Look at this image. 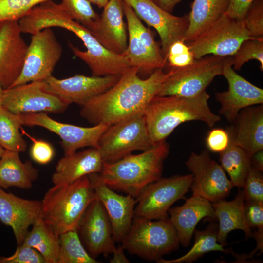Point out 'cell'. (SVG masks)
<instances>
[{"label": "cell", "instance_id": "cell-1", "mask_svg": "<svg viewBox=\"0 0 263 263\" xmlns=\"http://www.w3.org/2000/svg\"><path fill=\"white\" fill-rule=\"evenodd\" d=\"M167 76L160 68L143 79L138 69L131 67L113 86L82 106L80 115L94 125L110 126L143 113Z\"/></svg>", "mask_w": 263, "mask_h": 263}, {"label": "cell", "instance_id": "cell-2", "mask_svg": "<svg viewBox=\"0 0 263 263\" xmlns=\"http://www.w3.org/2000/svg\"><path fill=\"white\" fill-rule=\"evenodd\" d=\"M209 98L206 91L192 97L155 96L144 112L152 144L165 141L176 128L187 121H201L213 126L220 117L211 111Z\"/></svg>", "mask_w": 263, "mask_h": 263}, {"label": "cell", "instance_id": "cell-3", "mask_svg": "<svg viewBox=\"0 0 263 263\" xmlns=\"http://www.w3.org/2000/svg\"><path fill=\"white\" fill-rule=\"evenodd\" d=\"M169 153L165 141L137 154H128L113 163H103L99 173L113 190L136 199L151 183L161 178L163 164Z\"/></svg>", "mask_w": 263, "mask_h": 263}, {"label": "cell", "instance_id": "cell-4", "mask_svg": "<svg viewBox=\"0 0 263 263\" xmlns=\"http://www.w3.org/2000/svg\"><path fill=\"white\" fill-rule=\"evenodd\" d=\"M95 198L88 175L70 184L54 185L41 202V215L59 236L76 230L86 209Z\"/></svg>", "mask_w": 263, "mask_h": 263}, {"label": "cell", "instance_id": "cell-5", "mask_svg": "<svg viewBox=\"0 0 263 263\" xmlns=\"http://www.w3.org/2000/svg\"><path fill=\"white\" fill-rule=\"evenodd\" d=\"M130 254L149 261L157 262L164 255L177 250L179 240L169 218L150 220L134 217L121 243Z\"/></svg>", "mask_w": 263, "mask_h": 263}, {"label": "cell", "instance_id": "cell-6", "mask_svg": "<svg viewBox=\"0 0 263 263\" xmlns=\"http://www.w3.org/2000/svg\"><path fill=\"white\" fill-rule=\"evenodd\" d=\"M53 27H60L74 33L83 42L86 51H83L69 43L74 55L84 61L90 68L92 75L121 76L132 67L123 55L106 49L93 35L90 31L72 19L64 11H60L51 21Z\"/></svg>", "mask_w": 263, "mask_h": 263}, {"label": "cell", "instance_id": "cell-7", "mask_svg": "<svg viewBox=\"0 0 263 263\" xmlns=\"http://www.w3.org/2000/svg\"><path fill=\"white\" fill-rule=\"evenodd\" d=\"M153 146L144 112L109 126L96 149L104 163H113L135 150L143 151Z\"/></svg>", "mask_w": 263, "mask_h": 263}, {"label": "cell", "instance_id": "cell-8", "mask_svg": "<svg viewBox=\"0 0 263 263\" xmlns=\"http://www.w3.org/2000/svg\"><path fill=\"white\" fill-rule=\"evenodd\" d=\"M227 57L212 55L195 59L184 67H171L157 95L192 97L199 94L215 76L222 75Z\"/></svg>", "mask_w": 263, "mask_h": 263}, {"label": "cell", "instance_id": "cell-9", "mask_svg": "<svg viewBox=\"0 0 263 263\" xmlns=\"http://www.w3.org/2000/svg\"><path fill=\"white\" fill-rule=\"evenodd\" d=\"M250 37L244 19L225 13L190 42L186 43L195 59L207 55L233 56L242 42Z\"/></svg>", "mask_w": 263, "mask_h": 263}, {"label": "cell", "instance_id": "cell-10", "mask_svg": "<svg viewBox=\"0 0 263 263\" xmlns=\"http://www.w3.org/2000/svg\"><path fill=\"white\" fill-rule=\"evenodd\" d=\"M193 181L192 174L160 178L149 184L136 199L134 217L150 220L169 218L168 211L184 198Z\"/></svg>", "mask_w": 263, "mask_h": 263}, {"label": "cell", "instance_id": "cell-11", "mask_svg": "<svg viewBox=\"0 0 263 263\" xmlns=\"http://www.w3.org/2000/svg\"><path fill=\"white\" fill-rule=\"evenodd\" d=\"M123 11L128 31L127 48L123 55L132 67L150 75L156 69L163 68L167 59L155 42L152 32L145 26L132 8L123 1Z\"/></svg>", "mask_w": 263, "mask_h": 263}, {"label": "cell", "instance_id": "cell-12", "mask_svg": "<svg viewBox=\"0 0 263 263\" xmlns=\"http://www.w3.org/2000/svg\"><path fill=\"white\" fill-rule=\"evenodd\" d=\"M62 53L61 45L51 28L32 34L20 74L11 87L44 81L52 76Z\"/></svg>", "mask_w": 263, "mask_h": 263}, {"label": "cell", "instance_id": "cell-13", "mask_svg": "<svg viewBox=\"0 0 263 263\" xmlns=\"http://www.w3.org/2000/svg\"><path fill=\"white\" fill-rule=\"evenodd\" d=\"M193 175L190 186L192 195L207 199L211 203L225 199L234 187L224 170L211 158L207 150L192 152L186 162Z\"/></svg>", "mask_w": 263, "mask_h": 263}, {"label": "cell", "instance_id": "cell-14", "mask_svg": "<svg viewBox=\"0 0 263 263\" xmlns=\"http://www.w3.org/2000/svg\"><path fill=\"white\" fill-rule=\"evenodd\" d=\"M23 125L40 126L58 135L64 156L70 155L83 147L97 148L99 139L109 126L97 124L91 127L59 122L44 112L21 114Z\"/></svg>", "mask_w": 263, "mask_h": 263}, {"label": "cell", "instance_id": "cell-15", "mask_svg": "<svg viewBox=\"0 0 263 263\" xmlns=\"http://www.w3.org/2000/svg\"><path fill=\"white\" fill-rule=\"evenodd\" d=\"M69 104L44 88L37 81L4 89L2 107L15 114L44 112L60 113Z\"/></svg>", "mask_w": 263, "mask_h": 263}, {"label": "cell", "instance_id": "cell-16", "mask_svg": "<svg viewBox=\"0 0 263 263\" xmlns=\"http://www.w3.org/2000/svg\"><path fill=\"white\" fill-rule=\"evenodd\" d=\"M76 230L84 247L94 259L101 254L107 257L116 247L109 217L96 198L86 209Z\"/></svg>", "mask_w": 263, "mask_h": 263}, {"label": "cell", "instance_id": "cell-17", "mask_svg": "<svg viewBox=\"0 0 263 263\" xmlns=\"http://www.w3.org/2000/svg\"><path fill=\"white\" fill-rule=\"evenodd\" d=\"M123 0L132 8L140 19L157 31L161 39V52L166 59L170 46L176 41H184L189 24L188 15L174 16L150 0Z\"/></svg>", "mask_w": 263, "mask_h": 263}, {"label": "cell", "instance_id": "cell-18", "mask_svg": "<svg viewBox=\"0 0 263 263\" xmlns=\"http://www.w3.org/2000/svg\"><path fill=\"white\" fill-rule=\"evenodd\" d=\"M120 76L76 75L64 79H58L52 75L43 82L44 88L47 91L59 97L69 105L74 103L82 106L111 88Z\"/></svg>", "mask_w": 263, "mask_h": 263}, {"label": "cell", "instance_id": "cell-19", "mask_svg": "<svg viewBox=\"0 0 263 263\" xmlns=\"http://www.w3.org/2000/svg\"><path fill=\"white\" fill-rule=\"evenodd\" d=\"M222 75L228 81V89L217 93L216 98L221 105L220 113L229 122H234L242 109L263 104V90L235 72L231 56L227 57Z\"/></svg>", "mask_w": 263, "mask_h": 263}, {"label": "cell", "instance_id": "cell-20", "mask_svg": "<svg viewBox=\"0 0 263 263\" xmlns=\"http://www.w3.org/2000/svg\"><path fill=\"white\" fill-rule=\"evenodd\" d=\"M88 176L96 198L102 203L109 217L113 240L121 243L134 218L136 199L128 194L117 193L102 181L99 173Z\"/></svg>", "mask_w": 263, "mask_h": 263}, {"label": "cell", "instance_id": "cell-21", "mask_svg": "<svg viewBox=\"0 0 263 263\" xmlns=\"http://www.w3.org/2000/svg\"><path fill=\"white\" fill-rule=\"evenodd\" d=\"M18 21L0 25V85L12 86L21 71L28 45L23 38Z\"/></svg>", "mask_w": 263, "mask_h": 263}, {"label": "cell", "instance_id": "cell-22", "mask_svg": "<svg viewBox=\"0 0 263 263\" xmlns=\"http://www.w3.org/2000/svg\"><path fill=\"white\" fill-rule=\"evenodd\" d=\"M41 216V202L19 197L0 188V221L10 226L18 245H21L29 226Z\"/></svg>", "mask_w": 263, "mask_h": 263}, {"label": "cell", "instance_id": "cell-23", "mask_svg": "<svg viewBox=\"0 0 263 263\" xmlns=\"http://www.w3.org/2000/svg\"><path fill=\"white\" fill-rule=\"evenodd\" d=\"M123 0H109L90 32L106 49L122 55L128 46L125 23L123 20Z\"/></svg>", "mask_w": 263, "mask_h": 263}, {"label": "cell", "instance_id": "cell-24", "mask_svg": "<svg viewBox=\"0 0 263 263\" xmlns=\"http://www.w3.org/2000/svg\"><path fill=\"white\" fill-rule=\"evenodd\" d=\"M168 213L169 219L176 230L180 244L184 247L189 244L195 227L201 219H217L212 203L193 195L183 205L170 207Z\"/></svg>", "mask_w": 263, "mask_h": 263}, {"label": "cell", "instance_id": "cell-25", "mask_svg": "<svg viewBox=\"0 0 263 263\" xmlns=\"http://www.w3.org/2000/svg\"><path fill=\"white\" fill-rule=\"evenodd\" d=\"M234 127L227 131L230 142L244 149L250 156L263 149V105L242 109L234 121Z\"/></svg>", "mask_w": 263, "mask_h": 263}, {"label": "cell", "instance_id": "cell-26", "mask_svg": "<svg viewBox=\"0 0 263 263\" xmlns=\"http://www.w3.org/2000/svg\"><path fill=\"white\" fill-rule=\"evenodd\" d=\"M103 163L97 149L93 147L64 156L58 161L52 181L54 185L67 184L92 173H100Z\"/></svg>", "mask_w": 263, "mask_h": 263}, {"label": "cell", "instance_id": "cell-27", "mask_svg": "<svg viewBox=\"0 0 263 263\" xmlns=\"http://www.w3.org/2000/svg\"><path fill=\"white\" fill-rule=\"evenodd\" d=\"M212 205L219 221L217 241L220 244L226 245L228 233L234 230L243 231L247 238L253 236V232L245 220L243 190L239 189L232 201L223 199L212 203Z\"/></svg>", "mask_w": 263, "mask_h": 263}, {"label": "cell", "instance_id": "cell-28", "mask_svg": "<svg viewBox=\"0 0 263 263\" xmlns=\"http://www.w3.org/2000/svg\"><path fill=\"white\" fill-rule=\"evenodd\" d=\"M19 153L5 150L0 160V188L29 189L37 179L38 170L30 161L22 162Z\"/></svg>", "mask_w": 263, "mask_h": 263}, {"label": "cell", "instance_id": "cell-29", "mask_svg": "<svg viewBox=\"0 0 263 263\" xmlns=\"http://www.w3.org/2000/svg\"><path fill=\"white\" fill-rule=\"evenodd\" d=\"M229 2L230 0H194L188 15L189 24L184 41L194 40L225 14Z\"/></svg>", "mask_w": 263, "mask_h": 263}, {"label": "cell", "instance_id": "cell-30", "mask_svg": "<svg viewBox=\"0 0 263 263\" xmlns=\"http://www.w3.org/2000/svg\"><path fill=\"white\" fill-rule=\"evenodd\" d=\"M21 244L38 252L46 263H57L59 250V236L44 221L41 215L32 225Z\"/></svg>", "mask_w": 263, "mask_h": 263}, {"label": "cell", "instance_id": "cell-31", "mask_svg": "<svg viewBox=\"0 0 263 263\" xmlns=\"http://www.w3.org/2000/svg\"><path fill=\"white\" fill-rule=\"evenodd\" d=\"M218 224L211 222L204 230H195L194 243L192 247L184 255L172 260H168L163 258L157 262L158 263H190L202 257L204 254L211 251H220L233 253L232 250L227 249L217 241Z\"/></svg>", "mask_w": 263, "mask_h": 263}, {"label": "cell", "instance_id": "cell-32", "mask_svg": "<svg viewBox=\"0 0 263 263\" xmlns=\"http://www.w3.org/2000/svg\"><path fill=\"white\" fill-rule=\"evenodd\" d=\"M220 166L229 175L234 187L243 188L251 164L250 157L242 147L231 142L220 153Z\"/></svg>", "mask_w": 263, "mask_h": 263}, {"label": "cell", "instance_id": "cell-33", "mask_svg": "<svg viewBox=\"0 0 263 263\" xmlns=\"http://www.w3.org/2000/svg\"><path fill=\"white\" fill-rule=\"evenodd\" d=\"M22 125L21 114L0 108V145L5 150L18 153L26 150L27 143L19 131Z\"/></svg>", "mask_w": 263, "mask_h": 263}, {"label": "cell", "instance_id": "cell-34", "mask_svg": "<svg viewBox=\"0 0 263 263\" xmlns=\"http://www.w3.org/2000/svg\"><path fill=\"white\" fill-rule=\"evenodd\" d=\"M59 250L57 263H98L82 244L76 230L59 235Z\"/></svg>", "mask_w": 263, "mask_h": 263}, {"label": "cell", "instance_id": "cell-35", "mask_svg": "<svg viewBox=\"0 0 263 263\" xmlns=\"http://www.w3.org/2000/svg\"><path fill=\"white\" fill-rule=\"evenodd\" d=\"M61 9L72 19L90 31L98 21L100 16L88 0H61Z\"/></svg>", "mask_w": 263, "mask_h": 263}, {"label": "cell", "instance_id": "cell-36", "mask_svg": "<svg viewBox=\"0 0 263 263\" xmlns=\"http://www.w3.org/2000/svg\"><path fill=\"white\" fill-rule=\"evenodd\" d=\"M234 70H240L244 63L252 59L258 60L263 70V38L247 39L244 41L231 56Z\"/></svg>", "mask_w": 263, "mask_h": 263}, {"label": "cell", "instance_id": "cell-37", "mask_svg": "<svg viewBox=\"0 0 263 263\" xmlns=\"http://www.w3.org/2000/svg\"><path fill=\"white\" fill-rule=\"evenodd\" d=\"M49 0H0V25L19 21L37 5Z\"/></svg>", "mask_w": 263, "mask_h": 263}, {"label": "cell", "instance_id": "cell-38", "mask_svg": "<svg viewBox=\"0 0 263 263\" xmlns=\"http://www.w3.org/2000/svg\"><path fill=\"white\" fill-rule=\"evenodd\" d=\"M244 20L250 37L263 38V0H254Z\"/></svg>", "mask_w": 263, "mask_h": 263}, {"label": "cell", "instance_id": "cell-39", "mask_svg": "<svg viewBox=\"0 0 263 263\" xmlns=\"http://www.w3.org/2000/svg\"><path fill=\"white\" fill-rule=\"evenodd\" d=\"M243 188L244 200L263 202V176L262 171L251 166Z\"/></svg>", "mask_w": 263, "mask_h": 263}, {"label": "cell", "instance_id": "cell-40", "mask_svg": "<svg viewBox=\"0 0 263 263\" xmlns=\"http://www.w3.org/2000/svg\"><path fill=\"white\" fill-rule=\"evenodd\" d=\"M195 58L188 46L183 40L174 42L169 47L167 61L172 68H181L193 62Z\"/></svg>", "mask_w": 263, "mask_h": 263}, {"label": "cell", "instance_id": "cell-41", "mask_svg": "<svg viewBox=\"0 0 263 263\" xmlns=\"http://www.w3.org/2000/svg\"><path fill=\"white\" fill-rule=\"evenodd\" d=\"M22 134L28 137L32 142L30 149V156L36 162L44 165L49 163L54 156V150L48 142L38 140L27 133L22 127L20 128Z\"/></svg>", "mask_w": 263, "mask_h": 263}, {"label": "cell", "instance_id": "cell-42", "mask_svg": "<svg viewBox=\"0 0 263 263\" xmlns=\"http://www.w3.org/2000/svg\"><path fill=\"white\" fill-rule=\"evenodd\" d=\"M0 263H46L42 256L35 249L21 244L8 257H0Z\"/></svg>", "mask_w": 263, "mask_h": 263}, {"label": "cell", "instance_id": "cell-43", "mask_svg": "<svg viewBox=\"0 0 263 263\" xmlns=\"http://www.w3.org/2000/svg\"><path fill=\"white\" fill-rule=\"evenodd\" d=\"M244 210L246 221L251 229H263V202L244 200Z\"/></svg>", "mask_w": 263, "mask_h": 263}, {"label": "cell", "instance_id": "cell-44", "mask_svg": "<svg viewBox=\"0 0 263 263\" xmlns=\"http://www.w3.org/2000/svg\"><path fill=\"white\" fill-rule=\"evenodd\" d=\"M230 142L227 131L221 128H215L208 133L206 139L207 149L213 152L220 153L225 150Z\"/></svg>", "mask_w": 263, "mask_h": 263}, {"label": "cell", "instance_id": "cell-45", "mask_svg": "<svg viewBox=\"0 0 263 263\" xmlns=\"http://www.w3.org/2000/svg\"><path fill=\"white\" fill-rule=\"evenodd\" d=\"M253 1L254 0H230L225 13L234 19H244Z\"/></svg>", "mask_w": 263, "mask_h": 263}, {"label": "cell", "instance_id": "cell-46", "mask_svg": "<svg viewBox=\"0 0 263 263\" xmlns=\"http://www.w3.org/2000/svg\"><path fill=\"white\" fill-rule=\"evenodd\" d=\"M124 249L122 245L116 246L114 250L112 253V257L110 259L111 263H130L129 260L124 253Z\"/></svg>", "mask_w": 263, "mask_h": 263}, {"label": "cell", "instance_id": "cell-47", "mask_svg": "<svg viewBox=\"0 0 263 263\" xmlns=\"http://www.w3.org/2000/svg\"><path fill=\"white\" fill-rule=\"evenodd\" d=\"M163 10L171 13L175 6L182 0H150Z\"/></svg>", "mask_w": 263, "mask_h": 263}, {"label": "cell", "instance_id": "cell-48", "mask_svg": "<svg viewBox=\"0 0 263 263\" xmlns=\"http://www.w3.org/2000/svg\"><path fill=\"white\" fill-rule=\"evenodd\" d=\"M251 166L257 169L263 171V150H261L253 154L250 157Z\"/></svg>", "mask_w": 263, "mask_h": 263}, {"label": "cell", "instance_id": "cell-49", "mask_svg": "<svg viewBox=\"0 0 263 263\" xmlns=\"http://www.w3.org/2000/svg\"><path fill=\"white\" fill-rule=\"evenodd\" d=\"M91 3L96 5L99 8H104L109 0H88Z\"/></svg>", "mask_w": 263, "mask_h": 263}, {"label": "cell", "instance_id": "cell-50", "mask_svg": "<svg viewBox=\"0 0 263 263\" xmlns=\"http://www.w3.org/2000/svg\"><path fill=\"white\" fill-rule=\"evenodd\" d=\"M4 89L0 85V108L2 107V98Z\"/></svg>", "mask_w": 263, "mask_h": 263}, {"label": "cell", "instance_id": "cell-51", "mask_svg": "<svg viewBox=\"0 0 263 263\" xmlns=\"http://www.w3.org/2000/svg\"><path fill=\"white\" fill-rule=\"evenodd\" d=\"M5 150L0 145V160Z\"/></svg>", "mask_w": 263, "mask_h": 263}]
</instances>
